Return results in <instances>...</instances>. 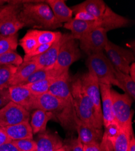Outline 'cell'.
Masks as SVG:
<instances>
[{
  "mask_svg": "<svg viewBox=\"0 0 135 151\" xmlns=\"http://www.w3.org/2000/svg\"><path fill=\"white\" fill-rule=\"evenodd\" d=\"M129 74L130 75V76L131 78V79L135 82V64H134V62L132 63V64L130 66Z\"/></svg>",
  "mask_w": 135,
  "mask_h": 151,
  "instance_id": "cell-41",
  "label": "cell"
},
{
  "mask_svg": "<svg viewBox=\"0 0 135 151\" xmlns=\"http://www.w3.org/2000/svg\"><path fill=\"white\" fill-rule=\"evenodd\" d=\"M0 36H1V35H0Z\"/></svg>",
  "mask_w": 135,
  "mask_h": 151,
  "instance_id": "cell-45",
  "label": "cell"
},
{
  "mask_svg": "<svg viewBox=\"0 0 135 151\" xmlns=\"http://www.w3.org/2000/svg\"><path fill=\"white\" fill-rule=\"evenodd\" d=\"M58 77V76H57ZM56 77H53L40 81L36 82L22 85L26 87L28 90L36 97L40 96L44 93L48 92V88Z\"/></svg>",
  "mask_w": 135,
  "mask_h": 151,
  "instance_id": "cell-28",
  "label": "cell"
},
{
  "mask_svg": "<svg viewBox=\"0 0 135 151\" xmlns=\"http://www.w3.org/2000/svg\"><path fill=\"white\" fill-rule=\"evenodd\" d=\"M19 45L23 49L25 55H28L38 47L39 45L33 29L29 30L19 41Z\"/></svg>",
  "mask_w": 135,
  "mask_h": 151,
  "instance_id": "cell-29",
  "label": "cell"
},
{
  "mask_svg": "<svg viewBox=\"0 0 135 151\" xmlns=\"http://www.w3.org/2000/svg\"><path fill=\"white\" fill-rule=\"evenodd\" d=\"M56 151H66V149L65 147L63 146V147H61V148L58 149L57 150H56Z\"/></svg>",
  "mask_w": 135,
  "mask_h": 151,
  "instance_id": "cell-44",
  "label": "cell"
},
{
  "mask_svg": "<svg viewBox=\"0 0 135 151\" xmlns=\"http://www.w3.org/2000/svg\"><path fill=\"white\" fill-rule=\"evenodd\" d=\"M74 14L75 17L73 19L75 20L84 21H97L96 18L85 11H78L75 12Z\"/></svg>",
  "mask_w": 135,
  "mask_h": 151,
  "instance_id": "cell-35",
  "label": "cell"
},
{
  "mask_svg": "<svg viewBox=\"0 0 135 151\" xmlns=\"http://www.w3.org/2000/svg\"><path fill=\"white\" fill-rule=\"evenodd\" d=\"M63 26L71 32L70 35L73 38L78 41L81 36L90 31L97 28L103 27L102 25L97 21H78L73 18L70 21L64 24Z\"/></svg>",
  "mask_w": 135,
  "mask_h": 151,
  "instance_id": "cell-17",
  "label": "cell"
},
{
  "mask_svg": "<svg viewBox=\"0 0 135 151\" xmlns=\"http://www.w3.org/2000/svg\"><path fill=\"white\" fill-rule=\"evenodd\" d=\"M36 143L35 151H56L63 146V142L58 136L45 131L40 134Z\"/></svg>",
  "mask_w": 135,
  "mask_h": 151,
  "instance_id": "cell-20",
  "label": "cell"
},
{
  "mask_svg": "<svg viewBox=\"0 0 135 151\" xmlns=\"http://www.w3.org/2000/svg\"><path fill=\"white\" fill-rule=\"evenodd\" d=\"M12 141L9 139V138L7 136L2 128L0 127V145H3L4 143H6L7 142Z\"/></svg>",
  "mask_w": 135,
  "mask_h": 151,
  "instance_id": "cell-40",
  "label": "cell"
},
{
  "mask_svg": "<svg viewBox=\"0 0 135 151\" xmlns=\"http://www.w3.org/2000/svg\"><path fill=\"white\" fill-rule=\"evenodd\" d=\"M127 151H135V138L133 135L130 140Z\"/></svg>",
  "mask_w": 135,
  "mask_h": 151,
  "instance_id": "cell-42",
  "label": "cell"
},
{
  "mask_svg": "<svg viewBox=\"0 0 135 151\" xmlns=\"http://www.w3.org/2000/svg\"><path fill=\"white\" fill-rule=\"evenodd\" d=\"M73 14L85 11L96 18L107 32L127 27L130 21L115 12L103 0H87L70 7Z\"/></svg>",
  "mask_w": 135,
  "mask_h": 151,
  "instance_id": "cell-2",
  "label": "cell"
},
{
  "mask_svg": "<svg viewBox=\"0 0 135 151\" xmlns=\"http://www.w3.org/2000/svg\"><path fill=\"white\" fill-rule=\"evenodd\" d=\"M22 62V58L16 51L9 52L0 55V65H14L18 67Z\"/></svg>",
  "mask_w": 135,
  "mask_h": 151,
  "instance_id": "cell-32",
  "label": "cell"
},
{
  "mask_svg": "<svg viewBox=\"0 0 135 151\" xmlns=\"http://www.w3.org/2000/svg\"><path fill=\"white\" fill-rule=\"evenodd\" d=\"M81 58L78 41L73 39L70 34L61 45L55 64L53 68L60 73L69 70V67L75 62Z\"/></svg>",
  "mask_w": 135,
  "mask_h": 151,
  "instance_id": "cell-7",
  "label": "cell"
},
{
  "mask_svg": "<svg viewBox=\"0 0 135 151\" xmlns=\"http://www.w3.org/2000/svg\"><path fill=\"white\" fill-rule=\"evenodd\" d=\"M2 129L12 141L33 138V134L29 122H24L14 125L8 126L3 127Z\"/></svg>",
  "mask_w": 135,
  "mask_h": 151,
  "instance_id": "cell-19",
  "label": "cell"
},
{
  "mask_svg": "<svg viewBox=\"0 0 135 151\" xmlns=\"http://www.w3.org/2000/svg\"><path fill=\"white\" fill-rule=\"evenodd\" d=\"M45 3L51 9L56 19L61 24L67 23L73 18V12L64 0H47Z\"/></svg>",
  "mask_w": 135,
  "mask_h": 151,
  "instance_id": "cell-22",
  "label": "cell"
},
{
  "mask_svg": "<svg viewBox=\"0 0 135 151\" xmlns=\"http://www.w3.org/2000/svg\"><path fill=\"white\" fill-rule=\"evenodd\" d=\"M107 32L105 29L99 27L83 35L78 40L80 49L88 56L104 52L108 41Z\"/></svg>",
  "mask_w": 135,
  "mask_h": 151,
  "instance_id": "cell-11",
  "label": "cell"
},
{
  "mask_svg": "<svg viewBox=\"0 0 135 151\" xmlns=\"http://www.w3.org/2000/svg\"><path fill=\"white\" fill-rule=\"evenodd\" d=\"M53 44H42V45H39L38 47L36 48L33 52L32 53L28 54V55H25L23 59V61H27L31 58L37 56L38 55H41L44 52H45L46 50H47Z\"/></svg>",
  "mask_w": 135,
  "mask_h": 151,
  "instance_id": "cell-34",
  "label": "cell"
},
{
  "mask_svg": "<svg viewBox=\"0 0 135 151\" xmlns=\"http://www.w3.org/2000/svg\"><path fill=\"white\" fill-rule=\"evenodd\" d=\"M132 127H120L113 144L114 151H127L130 140L133 135Z\"/></svg>",
  "mask_w": 135,
  "mask_h": 151,
  "instance_id": "cell-24",
  "label": "cell"
},
{
  "mask_svg": "<svg viewBox=\"0 0 135 151\" xmlns=\"http://www.w3.org/2000/svg\"><path fill=\"white\" fill-rule=\"evenodd\" d=\"M29 120L30 112L12 101L0 109V127L1 128Z\"/></svg>",
  "mask_w": 135,
  "mask_h": 151,
  "instance_id": "cell-12",
  "label": "cell"
},
{
  "mask_svg": "<svg viewBox=\"0 0 135 151\" xmlns=\"http://www.w3.org/2000/svg\"><path fill=\"white\" fill-rule=\"evenodd\" d=\"M7 1H5V0H0V7L5 4L6 3H7Z\"/></svg>",
  "mask_w": 135,
  "mask_h": 151,
  "instance_id": "cell-43",
  "label": "cell"
},
{
  "mask_svg": "<svg viewBox=\"0 0 135 151\" xmlns=\"http://www.w3.org/2000/svg\"><path fill=\"white\" fill-rule=\"evenodd\" d=\"M100 88L103 126L105 127L109 123L115 121L113 112L111 93H110L111 86L105 84H100Z\"/></svg>",
  "mask_w": 135,
  "mask_h": 151,
  "instance_id": "cell-18",
  "label": "cell"
},
{
  "mask_svg": "<svg viewBox=\"0 0 135 151\" xmlns=\"http://www.w3.org/2000/svg\"><path fill=\"white\" fill-rule=\"evenodd\" d=\"M70 89L75 112L78 119L90 127L103 129L97 122L93 105L83 88L80 78L72 82Z\"/></svg>",
  "mask_w": 135,
  "mask_h": 151,
  "instance_id": "cell-4",
  "label": "cell"
},
{
  "mask_svg": "<svg viewBox=\"0 0 135 151\" xmlns=\"http://www.w3.org/2000/svg\"><path fill=\"white\" fill-rule=\"evenodd\" d=\"M115 76L119 83L122 90L127 94L133 100L135 99V82L129 74L122 73L115 69Z\"/></svg>",
  "mask_w": 135,
  "mask_h": 151,
  "instance_id": "cell-25",
  "label": "cell"
},
{
  "mask_svg": "<svg viewBox=\"0 0 135 151\" xmlns=\"http://www.w3.org/2000/svg\"><path fill=\"white\" fill-rule=\"evenodd\" d=\"M69 35V33L63 35L61 39L55 42L45 52L31 58L29 60L35 61L40 68H53L56 61L60 47Z\"/></svg>",
  "mask_w": 135,
  "mask_h": 151,
  "instance_id": "cell-15",
  "label": "cell"
},
{
  "mask_svg": "<svg viewBox=\"0 0 135 151\" xmlns=\"http://www.w3.org/2000/svg\"><path fill=\"white\" fill-rule=\"evenodd\" d=\"M18 35L12 36H0V55L9 52L16 51L17 48Z\"/></svg>",
  "mask_w": 135,
  "mask_h": 151,
  "instance_id": "cell-30",
  "label": "cell"
},
{
  "mask_svg": "<svg viewBox=\"0 0 135 151\" xmlns=\"http://www.w3.org/2000/svg\"><path fill=\"white\" fill-rule=\"evenodd\" d=\"M104 51L115 69L129 74L130 66L135 60L134 54L132 51L121 47L109 40L105 45Z\"/></svg>",
  "mask_w": 135,
  "mask_h": 151,
  "instance_id": "cell-10",
  "label": "cell"
},
{
  "mask_svg": "<svg viewBox=\"0 0 135 151\" xmlns=\"http://www.w3.org/2000/svg\"><path fill=\"white\" fill-rule=\"evenodd\" d=\"M36 109L52 113L54 117L56 116L64 126H75L76 114L74 107L48 92L36 97Z\"/></svg>",
  "mask_w": 135,
  "mask_h": 151,
  "instance_id": "cell-3",
  "label": "cell"
},
{
  "mask_svg": "<svg viewBox=\"0 0 135 151\" xmlns=\"http://www.w3.org/2000/svg\"><path fill=\"white\" fill-rule=\"evenodd\" d=\"M0 151H19L18 149L12 143V141L7 142L0 145Z\"/></svg>",
  "mask_w": 135,
  "mask_h": 151,
  "instance_id": "cell-38",
  "label": "cell"
},
{
  "mask_svg": "<svg viewBox=\"0 0 135 151\" xmlns=\"http://www.w3.org/2000/svg\"><path fill=\"white\" fill-rule=\"evenodd\" d=\"M17 69V67L14 65H0V90L9 88Z\"/></svg>",
  "mask_w": 135,
  "mask_h": 151,
  "instance_id": "cell-31",
  "label": "cell"
},
{
  "mask_svg": "<svg viewBox=\"0 0 135 151\" xmlns=\"http://www.w3.org/2000/svg\"><path fill=\"white\" fill-rule=\"evenodd\" d=\"M12 142L19 151H35L36 149V141L33 140V138L12 140Z\"/></svg>",
  "mask_w": 135,
  "mask_h": 151,
  "instance_id": "cell-33",
  "label": "cell"
},
{
  "mask_svg": "<svg viewBox=\"0 0 135 151\" xmlns=\"http://www.w3.org/2000/svg\"><path fill=\"white\" fill-rule=\"evenodd\" d=\"M10 102L8 88L0 90V109Z\"/></svg>",
  "mask_w": 135,
  "mask_h": 151,
  "instance_id": "cell-37",
  "label": "cell"
},
{
  "mask_svg": "<svg viewBox=\"0 0 135 151\" xmlns=\"http://www.w3.org/2000/svg\"><path fill=\"white\" fill-rule=\"evenodd\" d=\"M115 120L119 127H132V99L126 93L121 94L111 89Z\"/></svg>",
  "mask_w": 135,
  "mask_h": 151,
  "instance_id": "cell-8",
  "label": "cell"
},
{
  "mask_svg": "<svg viewBox=\"0 0 135 151\" xmlns=\"http://www.w3.org/2000/svg\"><path fill=\"white\" fill-rule=\"evenodd\" d=\"M88 71H92L96 77L100 84L111 86L115 85L122 88L115 76V68L104 52L88 56L86 60Z\"/></svg>",
  "mask_w": 135,
  "mask_h": 151,
  "instance_id": "cell-6",
  "label": "cell"
},
{
  "mask_svg": "<svg viewBox=\"0 0 135 151\" xmlns=\"http://www.w3.org/2000/svg\"><path fill=\"white\" fill-rule=\"evenodd\" d=\"M79 78L85 93L93 105L95 115L97 122L100 127L103 128V121L100 83L95 75L90 71L84 74Z\"/></svg>",
  "mask_w": 135,
  "mask_h": 151,
  "instance_id": "cell-9",
  "label": "cell"
},
{
  "mask_svg": "<svg viewBox=\"0 0 135 151\" xmlns=\"http://www.w3.org/2000/svg\"><path fill=\"white\" fill-rule=\"evenodd\" d=\"M54 116L51 112L41 109H35L32 113L30 122L33 134L45 132L48 122Z\"/></svg>",
  "mask_w": 135,
  "mask_h": 151,
  "instance_id": "cell-23",
  "label": "cell"
},
{
  "mask_svg": "<svg viewBox=\"0 0 135 151\" xmlns=\"http://www.w3.org/2000/svg\"><path fill=\"white\" fill-rule=\"evenodd\" d=\"M33 31L39 45L53 44L60 40L63 35V34L59 32L40 30L36 29H33Z\"/></svg>",
  "mask_w": 135,
  "mask_h": 151,
  "instance_id": "cell-27",
  "label": "cell"
},
{
  "mask_svg": "<svg viewBox=\"0 0 135 151\" xmlns=\"http://www.w3.org/2000/svg\"><path fill=\"white\" fill-rule=\"evenodd\" d=\"M75 128L78 133V138L84 145L100 143L102 140L103 132L102 129L96 128L85 124L78 118H75Z\"/></svg>",
  "mask_w": 135,
  "mask_h": 151,
  "instance_id": "cell-16",
  "label": "cell"
},
{
  "mask_svg": "<svg viewBox=\"0 0 135 151\" xmlns=\"http://www.w3.org/2000/svg\"><path fill=\"white\" fill-rule=\"evenodd\" d=\"M64 147L66 151H84V145L79 138L71 142L70 145L65 146Z\"/></svg>",
  "mask_w": 135,
  "mask_h": 151,
  "instance_id": "cell-36",
  "label": "cell"
},
{
  "mask_svg": "<svg viewBox=\"0 0 135 151\" xmlns=\"http://www.w3.org/2000/svg\"><path fill=\"white\" fill-rule=\"evenodd\" d=\"M19 17L24 27L33 29L55 30L63 26L45 1H24Z\"/></svg>",
  "mask_w": 135,
  "mask_h": 151,
  "instance_id": "cell-1",
  "label": "cell"
},
{
  "mask_svg": "<svg viewBox=\"0 0 135 151\" xmlns=\"http://www.w3.org/2000/svg\"><path fill=\"white\" fill-rule=\"evenodd\" d=\"M84 145V151H103L100 147V143H95L89 145Z\"/></svg>",
  "mask_w": 135,
  "mask_h": 151,
  "instance_id": "cell-39",
  "label": "cell"
},
{
  "mask_svg": "<svg viewBox=\"0 0 135 151\" xmlns=\"http://www.w3.org/2000/svg\"><path fill=\"white\" fill-rule=\"evenodd\" d=\"M61 74L62 73L55 71L53 68H40L33 72L25 82L19 85L36 82L50 78L57 77Z\"/></svg>",
  "mask_w": 135,
  "mask_h": 151,
  "instance_id": "cell-26",
  "label": "cell"
},
{
  "mask_svg": "<svg viewBox=\"0 0 135 151\" xmlns=\"http://www.w3.org/2000/svg\"><path fill=\"white\" fill-rule=\"evenodd\" d=\"M40 68L35 61H23L21 64L17 67V69L10 82V86L21 85L33 72Z\"/></svg>",
  "mask_w": 135,
  "mask_h": 151,
  "instance_id": "cell-21",
  "label": "cell"
},
{
  "mask_svg": "<svg viewBox=\"0 0 135 151\" xmlns=\"http://www.w3.org/2000/svg\"><path fill=\"white\" fill-rule=\"evenodd\" d=\"M24 2L22 0L8 1L0 7V35H15L24 27L19 17V11Z\"/></svg>",
  "mask_w": 135,
  "mask_h": 151,
  "instance_id": "cell-5",
  "label": "cell"
},
{
  "mask_svg": "<svg viewBox=\"0 0 135 151\" xmlns=\"http://www.w3.org/2000/svg\"><path fill=\"white\" fill-rule=\"evenodd\" d=\"M69 82L70 76L67 70L56 78L49 87L48 92L74 107Z\"/></svg>",
  "mask_w": 135,
  "mask_h": 151,
  "instance_id": "cell-13",
  "label": "cell"
},
{
  "mask_svg": "<svg viewBox=\"0 0 135 151\" xmlns=\"http://www.w3.org/2000/svg\"><path fill=\"white\" fill-rule=\"evenodd\" d=\"M10 101L13 102L29 112L36 109V97L23 85L11 86L9 88Z\"/></svg>",
  "mask_w": 135,
  "mask_h": 151,
  "instance_id": "cell-14",
  "label": "cell"
}]
</instances>
